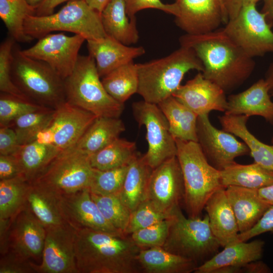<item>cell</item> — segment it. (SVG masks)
<instances>
[{"instance_id": "1", "label": "cell", "mask_w": 273, "mask_h": 273, "mask_svg": "<svg viewBox=\"0 0 273 273\" xmlns=\"http://www.w3.org/2000/svg\"><path fill=\"white\" fill-rule=\"evenodd\" d=\"M180 46L192 49L203 66L204 77L225 93L243 84L251 76L255 63L222 29L201 34H185Z\"/></svg>"}, {"instance_id": "2", "label": "cell", "mask_w": 273, "mask_h": 273, "mask_svg": "<svg viewBox=\"0 0 273 273\" xmlns=\"http://www.w3.org/2000/svg\"><path fill=\"white\" fill-rule=\"evenodd\" d=\"M141 249L130 235L89 229L76 230L75 251L78 273H138Z\"/></svg>"}, {"instance_id": "3", "label": "cell", "mask_w": 273, "mask_h": 273, "mask_svg": "<svg viewBox=\"0 0 273 273\" xmlns=\"http://www.w3.org/2000/svg\"><path fill=\"white\" fill-rule=\"evenodd\" d=\"M137 66V93L144 101L156 105L173 95L187 72L203 70V64L195 52L183 46L164 57L138 63Z\"/></svg>"}, {"instance_id": "4", "label": "cell", "mask_w": 273, "mask_h": 273, "mask_svg": "<svg viewBox=\"0 0 273 273\" xmlns=\"http://www.w3.org/2000/svg\"><path fill=\"white\" fill-rule=\"evenodd\" d=\"M184 180V203L189 217L200 216L211 195L220 188V170L212 166L197 142L175 140Z\"/></svg>"}, {"instance_id": "5", "label": "cell", "mask_w": 273, "mask_h": 273, "mask_svg": "<svg viewBox=\"0 0 273 273\" xmlns=\"http://www.w3.org/2000/svg\"><path fill=\"white\" fill-rule=\"evenodd\" d=\"M94 58L79 55L71 74L64 80L66 100L97 117L119 118L124 106L105 89Z\"/></svg>"}, {"instance_id": "6", "label": "cell", "mask_w": 273, "mask_h": 273, "mask_svg": "<svg viewBox=\"0 0 273 273\" xmlns=\"http://www.w3.org/2000/svg\"><path fill=\"white\" fill-rule=\"evenodd\" d=\"M26 34L39 39L54 31H64L83 36L86 40H99L106 33L101 13L84 0L67 2L58 12L48 15H30L24 23Z\"/></svg>"}, {"instance_id": "7", "label": "cell", "mask_w": 273, "mask_h": 273, "mask_svg": "<svg viewBox=\"0 0 273 273\" xmlns=\"http://www.w3.org/2000/svg\"><path fill=\"white\" fill-rule=\"evenodd\" d=\"M166 251L190 259L198 266L210 259L220 246L210 227L207 214L204 217H186L181 209L170 218Z\"/></svg>"}, {"instance_id": "8", "label": "cell", "mask_w": 273, "mask_h": 273, "mask_svg": "<svg viewBox=\"0 0 273 273\" xmlns=\"http://www.w3.org/2000/svg\"><path fill=\"white\" fill-rule=\"evenodd\" d=\"M12 77L32 101L55 109L66 101L64 80L46 63L13 50Z\"/></svg>"}, {"instance_id": "9", "label": "cell", "mask_w": 273, "mask_h": 273, "mask_svg": "<svg viewBox=\"0 0 273 273\" xmlns=\"http://www.w3.org/2000/svg\"><path fill=\"white\" fill-rule=\"evenodd\" d=\"M93 172L89 155L74 147L61 152L32 183L69 194L88 189Z\"/></svg>"}, {"instance_id": "10", "label": "cell", "mask_w": 273, "mask_h": 273, "mask_svg": "<svg viewBox=\"0 0 273 273\" xmlns=\"http://www.w3.org/2000/svg\"><path fill=\"white\" fill-rule=\"evenodd\" d=\"M222 28L247 56L254 58L273 53V31L266 16L255 4L244 6Z\"/></svg>"}, {"instance_id": "11", "label": "cell", "mask_w": 273, "mask_h": 273, "mask_svg": "<svg viewBox=\"0 0 273 273\" xmlns=\"http://www.w3.org/2000/svg\"><path fill=\"white\" fill-rule=\"evenodd\" d=\"M133 116L140 126L146 130L148 150L143 155L154 169L166 160L176 156V144L169 130L168 121L158 106L144 100L132 105Z\"/></svg>"}, {"instance_id": "12", "label": "cell", "mask_w": 273, "mask_h": 273, "mask_svg": "<svg viewBox=\"0 0 273 273\" xmlns=\"http://www.w3.org/2000/svg\"><path fill=\"white\" fill-rule=\"evenodd\" d=\"M97 117L66 101L55 109L49 125L34 141L55 146L61 152L74 147Z\"/></svg>"}, {"instance_id": "13", "label": "cell", "mask_w": 273, "mask_h": 273, "mask_svg": "<svg viewBox=\"0 0 273 273\" xmlns=\"http://www.w3.org/2000/svg\"><path fill=\"white\" fill-rule=\"evenodd\" d=\"M184 183L176 156L153 169L147 190L146 200L168 218L180 209Z\"/></svg>"}, {"instance_id": "14", "label": "cell", "mask_w": 273, "mask_h": 273, "mask_svg": "<svg viewBox=\"0 0 273 273\" xmlns=\"http://www.w3.org/2000/svg\"><path fill=\"white\" fill-rule=\"evenodd\" d=\"M85 38L79 34L67 36L62 33L48 34L21 53L47 64L64 80L73 71L79 50Z\"/></svg>"}, {"instance_id": "15", "label": "cell", "mask_w": 273, "mask_h": 273, "mask_svg": "<svg viewBox=\"0 0 273 273\" xmlns=\"http://www.w3.org/2000/svg\"><path fill=\"white\" fill-rule=\"evenodd\" d=\"M197 142L209 163L219 170L235 162V159L248 155L250 151L243 141L211 123L209 114L198 116L197 123Z\"/></svg>"}, {"instance_id": "16", "label": "cell", "mask_w": 273, "mask_h": 273, "mask_svg": "<svg viewBox=\"0 0 273 273\" xmlns=\"http://www.w3.org/2000/svg\"><path fill=\"white\" fill-rule=\"evenodd\" d=\"M76 230L66 222L46 228L40 273H78L75 258Z\"/></svg>"}, {"instance_id": "17", "label": "cell", "mask_w": 273, "mask_h": 273, "mask_svg": "<svg viewBox=\"0 0 273 273\" xmlns=\"http://www.w3.org/2000/svg\"><path fill=\"white\" fill-rule=\"evenodd\" d=\"M173 4L175 23L186 34L212 32L228 21L221 0H175Z\"/></svg>"}, {"instance_id": "18", "label": "cell", "mask_w": 273, "mask_h": 273, "mask_svg": "<svg viewBox=\"0 0 273 273\" xmlns=\"http://www.w3.org/2000/svg\"><path fill=\"white\" fill-rule=\"evenodd\" d=\"M58 204L66 221L76 230L89 229L112 234H124L106 220L92 199L88 189L59 195Z\"/></svg>"}, {"instance_id": "19", "label": "cell", "mask_w": 273, "mask_h": 273, "mask_svg": "<svg viewBox=\"0 0 273 273\" xmlns=\"http://www.w3.org/2000/svg\"><path fill=\"white\" fill-rule=\"evenodd\" d=\"M225 94L220 86L199 72L181 85L172 96L200 116L209 114L212 111L224 112L227 107Z\"/></svg>"}, {"instance_id": "20", "label": "cell", "mask_w": 273, "mask_h": 273, "mask_svg": "<svg viewBox=\"0 0 273 273\" xmlns=\"http://www.w3.org/2000/svg\"><path fill=\"white\" fill-rule=\"evenodd\" d=\"M46 228L27 205L13 219L10 249L21 256L41 262Z\"/></svg>"}, {"instance_id": "21", "label": "cell", "mask_w": 273, "mask_h": 273, "mask_svg": "<svg viewBox=\"0 0 273 273\" xmlns=\"http://www.w3.org/2000/svg\"><path fill=\"white\" fill-rule=\"evenodd\" d=\"M267 83L260 79L246 90L229 96L224 114L261 116L273 125V102Z\"/></svg>"}, {"instance_id": "22", "label": "cell", "mask_w": 273, "mask_h": 273, "mask_svg": "<svg viewBox=\"0 0 273 273\" xmlns=\"http://www.w3.org/2000/svg\"><path fill=\"white\" fill-rule=\"evenodd\" d=\"M86 41L89 55L95 60L101 77L145 53L143 47L125 45L108 35L99 40Z\"/></svg>"}, {"instance_id": "23", "label": "cell", "mask_w": 273, "mask_h": 273, "mask_svg": "<svg viewBox=\"0 0 273 273\" xmlns=\"http://www.w3.org/2000/svg\"><path fill=\"white\" fill-rule=\"evenodd\" d=\"M204 209L207 212L211 231L221 247L239 242L237 219L224 188H220L211 195Z\"/></svg>"}, {"instance_id": "24", "label": "cell", "mask_w": 273, "mask_h": 273, "mask_svg": "<svg viewBox=\"0 0 273 273\" xmlns=\"http://www.w3.org/2000/svg\"><path fill=\"white\" fill-rule=\"evenodd\" d=\"M225 191L237 219L239 234L251 229L270 206L259 196L257 190L230 186Z\"/></svg>"}, {"instance_id": "25", "label": "cell", "mask_w": 273, "mask_h": 273, "mask_svg": "<svg viewBox=\"0 0 273 273\" xmlns=\"http://www.w3.org/2000/svg\"><path fill=\"white\" fill-rule=\"evenodd\" d=\"M264 242L260 240L250 242H238L224 247L210 259L198 266L195 273H213L225 266H241L260 260L263 255Z\"/></svg>"}, {"instance_id": "26", "label": "cell", "mask_w": 273, "mask_h": 273, "mask_svg": "<svg viewBox=\"0 0 273 273\" xmlns=\"http://www.w3.org/2000/svg\"><path fill=\"white\" fill-rule=\"evenodd\" d=\"M249 117L244 115L224 114L218 119L222 129L239 138L248 147L254 162L273 171V145H268L258 140L248 129Z\"/></svg>"}, {"instance_id": "27", "label": "cell", "mask_w": 273, "mask_h": 273, "mask_svg": "<svg viewBox=\"0 0 273 273\" xmlns=\"http://www.w3.org/2000/svg\"><path fill=\"white\" fill-rule=\"evenodd\" d=\"M102 23L107 35L127 46L139 39L136 17L127 15L124 0H110L101 13Z\"/></svg>"}, {"instance_id": "28", "label": "cell", "mask_w": 273, "mask_h": 273, "mask_svg": "<svg viewBox=\"0 0 273 273\" xmlns=\"http://www.w3.org/2000/svg\"><path fill=\"white\" fill-rule=\"evenodd\" d=\"M136 259L146 273H190L198 265L193 261L168 252L162 247L141 249Z\"/></svg>"}, {"instance_id": "29", "label": "cell", "mask_w": 273, "mask_h": 273, "mask_svg": "<svg viewBox=\"0 0 273 273\" xmlns=\"http://www.w3.org/2000/svg\"><path fill=\"white\" fill-rule=\"evenodd\" d=\"M125 129L119 118L97 117L74 147L90 155L118 138Z\"/></svg>"}, {"instance_id": "30", "label": "cell", "mask_w": 273, "mask_h": 273, "mask_svg": "<svg viewBox=\"0 0 273 273\" xmlns=\"http://www.w3.org/2000/svg\"><path fill=\"white\" fill-rule=\"evenodd\" d=\"M152 170L143 156L138 155L129 164L118 196L130 212L146 200L148 184Z\"/></svg>"}, {"instance_id": "31", "label": "cell", "mask_w": 273, "mask_h": 273, "mask_svg": "<svg viewBox=\"0 0 273 273\" xmlns=\"http://www.w3.org/2000/svg\"><path fill=\"white\" fill-rule=\"evenodd\" d=\"M158 106L166 117L170 133L175 140L197 142L198 116L196 113L172 96Z\"/></svg>"}, {"instance_id": "32", "label": "cell", "mask_w": 273, "mask_h": 273, "mask_svg": "<svg viewBox=\"0 0 273 273\" xmlns=\"http://www.w3.org/2000/svg\"><path fill=\"white\" fill-rule=\"evenodd\" d=\"M222 186H230L258 190L273 184V171L254 162L240 164L236 162L220 170Z\"/></svg>"}, {"instance_id": "33", "label": "cell", "mask_w": 273, "mask_h": 273, "mask_svg": "<svg viewBox=\"0 0 273 273\" xmlns=\"http://www.w3.org/2000/svg\"><path fill=\"white\" fill-rule=\"evenodd\" d=\"M26 205L46 228L67 222L59 206L58 196L44 186L31 183Z\"/></svg>"}, {"instance_id": "34", "label": "cell", "mask_w": 273, "mask_h": 273, "mask_svg": "<svg viewBox=\"0 0 273 273\" xmlns=\"http://www.w3.org/2000/svg\"><path fill=\"white\" fill-rule=\"evenodd\" d=\"M60 152L54 146L34 141L21 145L14 155L19 161L22 175L32 183Z\"/></svg>"}, {"instance_id": "35", "label": "cell", "mask_w": 273, "mask_h": 273, "mask_svg": "<svg viewBox=\"0 0 273 273\" xmlns=\"http://www.w3.org/2000/svg\"><path fill=\"white\" fill-rule=\"evenodd\" d=\"M136 144L119 137L100 151L89 155L92 167L106 170L128 165L139 155Z\"/></svg>"}, {"instance_id": "36", "label": "cell", "mask_w": 273, "mask_h": 273, "mask_svg": "<svg viewBox=\"0 0 273 273\" xmlns=\"http://www.w3.org/2000/svg\"><path fill=\"white\" fill-rule=\"evenodd\" d=\"M107 93L116 101L123 104L137 93L139 78L137 64L133 61L122 65L102 77Z\"/></svg>"}, {"instance_id": "37", "label": "cell", "mask_w": 273, "mask_h": 273, "mask_svg": "<svg viewBox=\"0 0 273 273\" xmlns=\"http://www.w3.org/2000/svg\"><path fill=\"white\" fill-rule=\"evenodd\" d=\"M31 185L23 175L0 180V218H13L25 207Z\"/></svg>"}, {"instance_id": "38", "label": "cell", "mask_w": 273, "mask_h": 273, "mask_svg": "<svg viewBox=\"0 0 273 273\" xmlns=\"http://www.w3.org/2000/svg\"><path fill=\"white\" fill-rule=\"evenodd\" d=\"M36 8L26 0H0V17L15 41L29 42L32 40L24 30L27 17L35 15Z\"/></svg>"}, {"instance_id": "39", "label": "cell", "mask_w": 273, "mask_h": 273, "mask_svg": "<svg viewBox=\"0 0 273 273\" xmlns=\"http://www.w3.org/2000/svg\"><path fill=\"white\" fill-rule=\"evenodd\" d=\"M55 109L47 108L24 114L10 125L16 133L19 144L24 145L34 141L35 136L51 121Z\"/></svg>"}, {"instance_id": "40", "label": "cell", "mask_w": 273, "mask_h": 273, "mask_svg": "<svg viewBox=\"0 0 273 273\" xmlns=\"http://www.w3.org/2000/svg\"><path fill=\"white\" fill-rule=\"evenodd\" d=\"M93 200L106 220L115 229L125 234L130 211L118 195H100L91 193Z\"/></svg>"}, {"instance_id": "41", "label": "cell", "mask_w": 273, "mask_h": 273, "mask_svg": "<svg viewBox=\"0 0 273 273\" xmlns=\"http://www.w3.org/2000/svg\"><path fill=\"white\" fill-rule=\"evenodd\" d=\"M128 165L106 170L94 168L88 188L90 192L100 195H118Z\"/></svg>"}, {"instance_id": "42", "label": "cell", "mask_w": 273, "mask_h": 273, "mask_svg": "<svg viewBox=\"0 0 273 273\" xmlns=\"http://www.w3.org/2000/svg\"><path fill=\"white\" fill-rule=\"evenodd\" d=\"M15 41L10 36L3 41L0 46V90L2 93L32 101L16 85L12 77Z\"/></svg>"}, {"instance_id": "43", "label": "cell", "mask_w": 273, "mask_h": 273, "mask_svg": "<svg viewBox=\"0 0 273 273\" xmlns=\"http://www.w3.org/2000/svg\"><path fill=\"white\" fill-rule=\"evenodd\" d=\"M47 108H50L1 93L0 126H10L16 119L24 114Z\"/></svg>"}, {"instance_id": "44", "label": "cell", "mask_w": 273, "mask_h": 273, "mask_svg": "<svg viewBox=\"0 0 273 273\" xmlns=\"http://www.w3.org/2000/svg\"><path fill=\"white\" fill-rule=\"evenodd\" d=\"M169 218L129 235L134 243L141 249L162 247L169 231Z\"/></svg>"}, {"instance_id": "45", "label": "cell", "mask_w": 273, "mask_h": 273, "mask_svg": "<svg viewBox=\"0 0 273 273\" xmlns=\"http://www.w3.org/2000/svg\"><path fill=\"white\" fill-rule=\"evenodd\" d=\"M167 218L165 215L156 209L146 200L131 212L125 234L129 235L138 230Z\"/></svg>"}, {"instance_id": "46", "label": "cell", "mask_w": 273, "mask_h": 273, "mask_svg": "<svg viewBox=\"0 0 273 273\" xmlns=\"http://www.w3.org/2000/svg\"><path fill=\"white\" fill-rule=\"evenodd\" d=\"M37 263L11 249L1 256L0 273L37 272Z\"/></svg>"}, {"instance_id": "47", "label": "cell", "mask_w": 273, "mask_h": 273, "mask_svg": "<svg viewBox=\"0 0 273 273\" xmlns=\"http://www.w3.org/2000/svg\"><path fill=\"white\" fill-rule=\"evenodd\" d=\"M127 15L131 19L135 18L139 12L147 9L162 11L174 16L175 7L173 3L164 4L161 0H124Z\"/></svg>"}, {"instance_id": "48", "label": "cell", "mask_w": 273, "mask_h": 273, "mask_svg": "<svg viewBox=\"0 0 273 273\" xmlns=\"http://www.w3.org/2000/svg\"><path fill=\"white\" fill-rule=\"evenodd\" d=\"M273 234V205L265 211L258 222L249 230L239 234V242H246L265 233Z\"/></svg>"}, {"instance_id": "49", "label": "cell", "mask_w": 273, "mask_h": 273, "mask_svg": "<svg viewBox=\"0 0 273 273\" xmlns=\"http://www.w3.org/2000/svg\"><path fill=\"white\" fill-rule=\"evenodd\" d=\"M20 146L16 133L11 126H1L0 155H14Z\"/></svg>"}, {"instance_id": "50", "label": "cell", "mask_w": 273, "mask_h": 273, "mask_svg": "<svg viewBox=\"0 0 273 273\" xmlns=\"http://www.w3.org/2000/svg\"><path fill=\"white\" fill-rule=\"evenodd\" d=\"M22 175L21 166L14 155H0V180Z\"/></svg>"}, {"instance_id": "51", "label": "cell", "mask_w": 273, "mask_h": 273, "mask_svg": "<svg viewBox=\"0 0 273 273\" xmlns=\"http://www.w3.org/2000/svg\"><path fill=\"white\" fill-rule=\"evenodd\" d=\"M262 0H221L225 15L228 20L236 17L245 6L255 4Z\"/></svg>"}, {"instance_id": "52", "label": "cell", "mask_w": 273, "mask_h": 273, "mask_svg": "<svg viewBox=\"0 0 273 273\" xmlns=\"http://www.w3.org/2000/svg\"><path fill=\"white\" fill-rule=\"evenodd\" d=\"M13 218H0V253L1 256L10 250V228Z\"/></svg>"}, {"instance_id": "53", "label": "cell", "mask_w": 273, "mask_h": 273, "mask_svg": "<svg viewBox=\"0 0 273 273\" xmlns=\"http://www.w3.org/2000/svg\"><path fill=\"white\" fill-rule=\"evenodd\" d=\"M73 0H43L36 7L35 15L44 16L52 14L58 5Z\"/></svg>"}, {"instance_id": "54", "label": "cell", "mask_w": 273, "mask_h": 273, "mask_svg": "<svg viewBox=\"0 0 273 273\" xmlns=\"http://www.w3.org/2000/svg\"><path fill=\"white\" fill-rule=\"evenodd\" d=\"M270 272L271 270L268 265L259 260L242 265L241 267V273H269Z\"/></svg>"}, {"instance_id": "55", "label": "cell", "mask_w": 273, "mask_h": 273, "mask_svg": "<svg viewBox=\"0 0 273 273\" xmlns=\"http://www.w3.org/2000/svg\"><path fill=\"white\" fill-rule=\"evenodd\" d=\"M259 196L270 205H273V184L257 190Z\"/></svg>"}, {"instance_id": "56", "label": "cell", "mask_w": 273, "mask_h": 273, "mask_svg": "<svg viewBox=\"0 0 273 273\" xmlns=\"http://www.w3.org/2000/svg\"><path fill=\"white\" fill-rule=\"evenodd\" d=\"M264 79L267 84L270 96L273 97V62L267 69Z\"/></svg>"}, {"instance_id": "57", "label": "cell", "mask_w": 273, "mask_h": 273, "mask_svg": "<svg viewBox=\"0 0 273 273\" xmlns=\"http://www.w3.org/2000/svg\"><path fill=\"white\" fill-rule=\"evenodd\" d=\"M93 9L100 13L110 0H84Z\"/></svg>"}, {"instance_id": "58", "label": "cell", "mask_w": 273, "mask_h": 273, "mask_svg": "<svg viewBox=\"0 0 273 273\" xmlns=\"http://www.w3.org/2000/svg\"><path fill=\"white\" fill-rule=\"evenodd\" d=\"M263 2L261 12L265 14L266 18L273 20V0H262Z\"/></svg>"}, {"instance_id": "59", "label": "cell", "mask_w": 273, "mask_h": 273, "mask_svg": "<svg viewBox=\"0 0 273 273\" xmlns=\"http://www.w3.org/2000/svg\"><path fill=\"white\" fill-rule=\"evenodd\" d=\"M27 2L32 7H36L40 4L43 0H26Z\"/></svg>"}, {"instance_id": "60", "label": "cell", "mask_w": 273, "mask_h": 273, "mask_svg": "<svg viewBox=\"0 0 273 273\" xmlns=\"http://www.w3.org/2000/svg\"><path fill=\"white\" fill-rule=\"evenodd\" d=\"M272 145H273V138H272Z\"/></svg>"}, {"instance_id": "61", "label": "cell", "mask_w": 273, "mask_h": 273, "mask_svg": "<svg viewBox=\"0 0 273 273\" xmlns=\"http://www.w3.org/2000/svg\"><path fill=\"white\" fill-rule=\"evenodd\" d=\"M174 1H175V0H174Z\"/></svg>"}, {"instance_id": "62", "label": "cell", "mask_w": 273, "mask_h": 273, "mask_svg": "<svg viewBox=\"0 0 273 273\" xmlns=\"http://www.w3.org/2000/svg\"><path fill=\"white\" fill-rule=\"evenodd\" d=\"M222 2V1H221Z\"/></svg>"}]
</instances>
